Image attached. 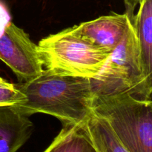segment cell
I'll list each match as a JSON object with an SVG mask.
<instances>
[{
  "label": "cell",
  "mask_w": 152,
  "mask_h": 152,
  "mask_svg": "<svg viewBox=\"0 0 152 152\" xmlns=\"http://www.w3.org/2000/svg\"><path fill=\"white\" fill-rule=\"evenodd\" d=\"M11 22V16L5 4L0 1V37L2 36L7 25Z\"/></svg>",
  "instance_id": "7c38bea8"
},
{
  "label": "cell",
  "mask_w": 152,
  "mask_h": 152,
  "mask_svg": "<svg viewBox=\"0 0 152 152\" xmlns=\"http://www.w3.org/2000/svg\"><path fill=\"white\" fill-rule=\"evenodd\" d=\"M0 59L13 71L19 83L35 78L44 70L38 45L12 22L0 37Z\"/></svg>",
  "instance_id": "5b68a950"
},
{
  "label": "cell",
  "mask_w": 152,
  "mask_h": 152,
  "mask_svg": "<svg viewBox=\"0 0 152 152\" xmlns=\"http://www.w3.org/2000/svg\"><path fill=\"white\" fill-rule=\"evenodd\" d=\"M86 129L97 152H129L105 119L94 114Z\"/></svg>",
  "instance_id": "30bf717a"
},
{
  "label": "cell",
  "mask_w": 152,
  "mask_h": 152,
  "mask_svg": "<svg viewBox=\"0 0 152 152\" xmlns=\"http://www.w3.org/2000/svg\"><path fill=\"white\" fill-rule=\"evenodd\" d=\"M131 23L126 13H112L69 28L85 41L112 53L123 39Z\"/></svg>",
  "instance_id": "8992f818"
},
{
  "label": "cell",
  "mask_w": 152,
  "mask_h": 152,
  "mask_svg": "<svg viewBox=\"0 0 152 152\" xmlns=\"http://www.w3.org/2000/svg\"><path fill=\"white\" fill-rule=\"evenodd\" d=\"M30 116L15 105H0V152H17L34 132Z\"/></svg>",
  "instance_id": "52a82bcc"
},
{
  "label": "cell",
  "mask_w": 152,
  "mask_h": 152,
  "mask_svg": "<svg viewBox=\"0 0 152 152\" xmlns=\"http://www.w3.org/2000/svg\"><path fill=\"white\" fill-rule=\"evenodd\" d=\"M141 0H124L125 5H126V13L129 16V19L133 24L134 18V11L137 6L140 4Z\"/></svg>",
  "instance_id": "4fadbf2b"
},
{
  "label": "cell",
  "mask_w": 152,
  "mask_h": 152,
  "mask_svg": "<svg viewBox=\"0 0 152 152\" xmlns=\"http://www.w3.org/2000/svg\"><path fill=\"white\" fill-rule=\"evenodd\" d=\"M59 134L43 152H97L86 125L62 124Z\"/></svg>",
  "instance_id": "9c48e42d"
},
{
  "label": "cell",
  "mask_w": 152,
  "mask_h": 152,
  "mask_svg": "<svg viewBox=\"0 0 152 152\" xmlns=\"http://www.w3.org/2000/svg\"><path fill=\"white\" fill-rule=\"evenodd\" d=\"M133 26L136 34L144 79L152 87V0H141Z\"/></svg>",
  "instance_id": "ba28073f"
},
{
  "label": "cell",
  "mask_w": 152,
  "mask_h": 152,
  "mask_svg": "<svg viewBox=\"0 0 152 152\" xmlns=\"http://www.w3.org/2000/svg\"><path fill=\"white\" fill-rule=\"evenodd\" d=\"M16 86L25 98L15 106L30 117L45 114L62 124L83 126L94 114V95L87 77L45 69L35 78Z\"/></svg>",
  "instance_id": "6da1fadb"
},
{
  "label": "cell",
  "mask_w": 152,
  "mask_h": 152,
  "mask_svg": "<svg viewBox=\"0 0 152 152\" xmlns=\"http://www.w3.org/2000/svg\"><path fill=\"white\" fill-rule=\"evenodd\" d=\"M91 84L94 96L127 92L138 99H151L152 87L144 79L133 24Z\"/></svg>",
  "instance_id": "3957f363"
},
{
  "label": "cell",
  "mask_w": 152,
  "mask_h": 152,
  "mask_svg": "<svg viewBox=\"0 0 152 152\" xmlns=\"http://www.w3.org/2000/svg\"><path fill=\"white\" fill-rule=\"evenodd\" d=\"M24 98L25 96L16 88V84L0 77V105H17Z\"/></svg>",
  "instance_id": "8fae6325"
},
{
  "label": "cell",
  "mask_w": 152,
  "mask_h": 152,
  "mask_svg": "<svg viewBox=\"0 0 152 152\" xmlns=\"http://www.w3.org/2000/svg\"><path fill=\"white\" fill-rule=\"evenodd\" d=\"M93 112L105 119L129 152H152V102L129 93L94 96Z\"/></svg>",
  "instance_id": "7a4b0ae2"
},
{
  "label": "cell",
  "mask_w": 152,
  "mask_h": 152,
  "mask_svg": "<svg viewBox=\"0 0 152 152\" xmlns=\"http://www.w3.org/2000/svg\"><path fill=\"white\" fill-rule=\"evenodd\" d=\"M37 45L45 69L91 80L96 78L111 54L77 37L69 28L43 38Z\"/></svg>",
  "instance_id": "277c9868"
}]
</instances>
